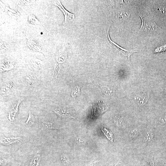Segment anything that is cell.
<instances>
[{
	"label": "cell",
	"instance_id": "obj_8",
	"mask_svg": "<svg viewBox=\"0 0 166 166\" xmlns=\"http://www.w3.org/2000/svg\"><path fill=\"white\" fill-rule=\"evenodd\" d=\"M20 137H10L2 139L1 143L5 145H9L13 143L18 142L21 139Z\"/></svg>",
	"mask_w": 166,
	"mask_h": 166
},
{
	"label": "cell",
	"instance_id": "obj_13",
	"mask_svg": "<svg viewBox=\"0 0 166 166\" xmlns=\"http://www.w3.org/2000/svg\"><path fill=\"white\" fill-rule=\"evenodd\" d=\"M102 131L104 133L105 135L106 136L108 139L112 142L113 140V136L112 133L108 130H107L106 128H104L103 127H102Z\"/></svg>",
	"mask_w": 166,
	"mask_h": 166
},
{
	"label": "cell",
	"instance_id": "obj_7",
	"mask_svg": "<svg viewBox=\"0 0 166 166\" xmlns=\"http://www.w3.org/2000/svg\"><path fill=\"white\" fill-rule=\"evenodd\" d=\"M56 113L63 117L75 118V115L67 110L65 109H57L54 110Z\"/></svg>",
	"mask_w": 166,
	"mask_h": 166
},
{
	"label": "cell",
	"instance_id": "obj_3",
	"mask_svg": "<svg viewBox=\"0 0 166 166\" xmlns=\"http://www.w3.org/2000/svg\"><path fill=\"white\" fill-rule=\"evenodd\" d=\"M53 4L59 7L65 16V23L67 22L73 21L75 19V15L68 11L62 5L60 1H52Z\"/></svg>",
	"mask_w": 166,
	"mask_h": 166
},
{
	"label": "cell",
	"instance_id": "obj_22",
	"mask_svg": "<svg viewBox=\"0 0 166 166\" xmlns=\"http://www.w3.org/2000/svg\"><path fill=\"white\" fill-rule=\"evenodd\" d=\"M62 159L64 164H66L68 163V158L65 156H62Z\"/></svg>",
	"mask_w": 166,
	"mask_h": 166
},
{
	"label": "cell",
	"instance_id": "obj_15",
	"mask_svg": "<svg viewBox=\"0 0 166 166\" xmlns=\"http://www.w3.org/2000/svg\"><path fill=\"white\" fill-rule=\"evenodd\" d=\"M12 86V85L10 83H9L6 85L5 87H4L2 89V94H7L9 92L10 90V89L11 88Z\"/></svg>",
	"mask_w": 166,
	"mask_h": 166
},
{
	"label": "cell",
	"instance_id": "obj_11",
	"mask_svg": "<svg viewBox=\"0 0 166 166\" xmlns=\"http://www.w3.org/2000/svg\"><path fill=\"white\" fill-rule=\"evenodd\" d=\"M28 22L29 24L34 25L40 24V22L38 19L34 15H30L28 19Z\"/></svg>",
	"mask_w": 166,
	"mask_h": 166
},
{
	"label": "cell",
	"instance_id": "obj_1",
	"mask_svg": "<svg viewBox=\"0 0 166 166\" xmlns=\"http://www.w3.org/2000/svg\"><path fill=\"white\" fill-rule=\"evenodd\" d=\"M140 16L142 20V24L140 30L143 32L149 30L150 32L151 31H157L158 30V26L155 22L152 20H150L146 16L140 15Z\"/></svg>",
	"mask_w": 166,
	"mask_h": 166
},
{
	"label": "cell",
	"instance_id": "obj_10",
	"mask_svg": "<svg viewBox=\"0 0 166 166\" xmlns=\"http://www.w3.org/2000/svg\"><path fill=\"white\" fill-rule=\"evenodd\" d=\"M35 121V118L34 116L33 115L32 113L30 112L29 118L25 123L26 126L27 127L32 126L34 124Z\"/></svg>",
	"mask_w": 166,
	"mask_h": 166
},
{
	"label": "cell",
	"instance_id": "obj_6",
	"mask_svg": "<svg viewBox=\"0 0 166 166\" xmlns=\"http://www.w3.org/2000/svg\"><path fill=\"white\" fill-rule=\"evenodd\" d=\"M97 87L99 90L102 92L103 94L107 96H112L114 94L115 90L113 88H110V87L107 86H102L98 83L96 82Z\"/></svg>",
	"mask_w": 166,
	"mask_h": 166
},
{
	"label": "cell",
	"instance_id": "obj_5",
	"mask_svg": "<svg viewBox=\"0 0 166 166\" xmlns=\"http://www.w3.org/2000/svg\"><path fill=\"white\" fill-rule=\"evenodd\" d=\"M149 94L147 93L142 92L139 93L135 97V99L137 101L139 106L145 104L149 98Z\"/></svg>",
	"mask_w": 166,
	"mask_h": 166
},
{
	"label": "cell",
	"instance_id": "obj_9",
	"mask_svg": "<svg viewBox=\"0 0 166 166\" xmlns=\"http://www.w3.org/2000/svg\"><path fill=\"white\" fill-rule=\"evenodd\" d=\"M40 158V156L38 154H35L31 161L30 166H38Z\"/></svg>",
	"mask_w": 166,
	"mask_h": 166
},
{
	"label": "cell",
	"instance_id": "obj_12",
	"mask_svg": "<svg viewBox=\"0 0 166 166\" xmlns=\"http://www.w3.org/2000/svg\"><path fill=\"white\" fill-rule=\"evenodd\" d=\"M80 92V87L79 86H75L71 92V95L73 98H75L77 96H78Z\"/></svg>",
	"mask_w": 166,
	"mask_h": 166
},
{
	"label": "cell",
	"instance_id": "obj_18",
	"mask_svg": "<svg viewBox=\"0 0 166 166\" xmlns=\"http://www.w3.org/2000/svg\"><path fill=\"white\" fill-rule=\"evenodd\" d=\"M122 119L120 118H117L115 120V122L117 126L119 127H122L123 125Z\"/></svg>",
	"mask_w": 166,
	"mask_h": 166
},
{
	"label": "cell",
	"instance_id": "obj_14",
	"mask_svg": "<svg viewBox=\"0 0 166 166\" xmlns=\"http://www.w3.org/2000/svg\"><path fill=\"white\" fill-rule=\"evenodd\" d=\"M43 123L44 125L48 129H59V127H57L56 124L53 123L44 122V121Z\"/></svg>",
	"mask_w": 166,
	"mask_h": 166
},
{
	"label": "cell",
	"instance_id": "obj_20",
	"mask_svg": "<svg viewBox=\"0 0 166 166\" xmlns=\"http://www.w3.org/2000/svg\"><path fill=\"white\" fill-rule=\"evenodd\" d=\"M75 140V141H76V143H77L78 144L80 145H84L86 143L85 141L80 138H76Z\"/></svg>",
	"mask_w": 166,
	"mask_h": 166
},
{
	"label": "cell",
	"instance_id": "obj_2",
	"mask_svg": "<svg viewBox=\"0 0 166 166\" xmlns=\"http://www.w3.org/2000/svg\"><path fill=\"white\" fill-rule=\"evenodd\" d=\"M109 27L108 29L106 32L107 39L108 42H109V44L112 46V47H113L116 50H117L119 52L121 53L123 55L128 57L129 61H130V55L132 54L133 53L135 52L136 51H128V50H126L125 49H124L120 46L117 44L115 42H114V41H112L111 40L110 37L109 36Z\"/></svg>",
	"mask_w": 166,
	"mask_h": 166
},
{
	"label": "cell",
	"instance_id": "obj_17",
	"mask_svg": "<svg viewBox=\"0 0 166 166\" xmlns=\"http://www.w3.org/2000/svg\"><path fill=\"white\" fill-rule=\"evenodd\" d=\"M11 63H10V62L6 61V62H4L2 64V67H1V69H2V70L3 69L4 70H8L10 69H11V68L12 67V66H8V65H11Z\"/></svg>",
	"mask_w": 166,
	"mask_h": 166
},
{
	"label": "cell",
	"instance_id": "obj_23",
	"mask_svg": "<svg viewBox=\"0 0 166 166\" xmlns=\"http://www.w3.org/2000/svg\"><path fill=\"white\" fill-rule=\"evenodd\" d=\"M117 166V165L116 164V165L115 166Z\"/></svg>",
	"mask_w": 166,
	"mask_h": 166
},
{
	"label": "cell",
	"instance_id": "obj_19",
	"mask_svg": "<svg viewBox=\"0 0 166 166\" xmlns=\"http://www.w3.org/2000/svg\"><path fill=\"white\" fill-rule=\"evenodd\" d=\"M153 133H148L145 137V140L146 141H149L153 138Z\"/></svg>",
	"mask_w": 166,
	"mask_h": 166
},
{
	"label": "cell",
	"instance_id": "obj_21",
	"mask_svg": "<svg viewBox=\"0 0 166 166\" xmlns=\"http://www.w3.org/2000/svg\"><path fill=\"white\" fill-rule=\"evenodd\" d=\"M138 133V131L137 130L135 129L132 130L130 132V135L132 137H135V136L137 135Z\"/></svg>",
	"mask_w": 166,
	"mask_h": 166
},
{
	"label": "cell",
	"instance_id": "obj_4",
	"mask_svg": "<svg viewBox=\"0 0 166 166\" xmlns=\"http://www.w3.org/2000/svg\"><path fill=\"white\" fill-rule=\"evenodd\" d=\"M27 39V44L30 48L34 51L43 53L41 47L36 41L29 36H26Z\"/></svg>",
	"mask_w": 166,
	"mask_h": 166
},
{
	"label": "cell",
	"instance_id": "obj_16",
	"mask_svg": "<svg viewBox=\"0 0 166 166\" xmlns=\"http://www.w3.org/2000/svg\"><path fill=\"white\" fill-rule=\"evenodd\" d=\"M26 79L28 84H29L30 85H32L36 81L35 80H36V78L35 77H34L32 75H29L26 77Z\"/></svg>",
	"mask_w": 166,
	"mask_h": 166
}]
</instances>
